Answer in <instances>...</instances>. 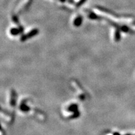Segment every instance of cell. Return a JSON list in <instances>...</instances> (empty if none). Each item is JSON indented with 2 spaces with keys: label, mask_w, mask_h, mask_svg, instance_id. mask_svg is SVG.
Listing matches in <instances>:
<instances>
[{
  "label": "cell",
  "mask_w": 135,
  "mask_h": 135,
  "mask_svg": "<svg viewBox=\"0 0 135 135\" xmlns=\"http://www.w3.org/2000/svg\"><path fill=\"white\" fill-rule=\"evenodd\" d=\"M17 93L14 89H12L11 91V99H10V104L13 107H15L16 104Z\"/></svg>",
  "instance_id": "1"
},
{
  "label": "cell",
  "mask_w": 135,
  "mask_h": 135,
  "mask_svg": "<svg viewBox=\"0 0 135 135\" xmlns=\"http://www.w3.org/2000/svg\"><path fill=\"white\" fill-rule=\"evenodd\" d=\"M38 33V30H34L33 31H32L30 32L28 34V35H25V36H23L21 38V41H26L28 38H31V37H33L34 36H35V35H36V34Z\"/></svg>",
  "instance_id": "2"
},
{
  "label": "cell",
  "mask_w": 135,
  "mask_h": 135,
  "mask_svg": "<svg viewBox=\"0 0 135 135\" xmlns=\"http://www.w3.org/2000/svg\"><path fill=\"white\" fill-rule=\"evenodd\" d=\"M20 109L22 112H24V113H28V111H30V108L27 105L26 103V101H22L20 104Z\"/></svg>",
  "instance_id": "3"
},
{
  "label": "cell",
  "mask_w": 135,
  "mask_h": 135,
  "mask_svg": "<svg viewBox=\"0 0 135 135\" xmlns=\"http://www.w3.org/2000/svg\"><path fill=\"white\" fill-rule=\"evenodd\" d=\"M78 108H78V104L73 103V104H70V105L68 107L67 110L68 111H70V112L75 113L76 111H78Z\"/></svg>",
  "instance_id": "4"
},
{
  "label": "cell",
  "mask_w": 135,
  "mask_h": 135,
  "mask_svg": "<svg viewBox=\"0 0 135 135\" xmlns=\"http://www.w3.org/2000/svg\"><path fill=\"white\" fill-rule=\"evenodd\" d=\"M80 112L78 110L76 111L75 113H73V115L71 116L70 118L71 119H76V118L80 117Z\"/></svg>",
  "instance_id": "5"
},
{
  "label": "cell",
  "mask_w": 135,
  "mask_h": 135,
  "mask_svg": "<svg viewBox=\"0 0 135 135\" xmlns=\"http://www.w3.org/2000/svg\"><path fill=\"white\" fill-rule=\"evenodd\" d=\"M120 38H121L120 33H119V31H116V33H115V40H116V41H119V40H120Z\"/></svg>",
  "instance_id": "6"
},
{
  "label": "cell",
  "mask_w": 135,
  "mask_h": 135,
  "mask_svg": "<svg viewBox=\"0 0 135 135\" xmlns=\"http://www.w3.org/2000/svg\"><path fill=\"white\" fill-rule=\"evenodd\" d=\"M20 33V31L17 29H12L11 30V33L13 35H17Z\"/></svg>",
  "instance_id": "7"
},
{
  "label": "cell",
  "mask_w": 135,
  "mask_h": 135,
  "mask_svg": "<svg viewBox=\"0 0 135 135\" xmlns=\"http://www.w3.org/2000/svg\"><path fill=\"white\" fill-rule=\"evenodd\" d=\"M76 20L77 21H76L75 22V25H76V26H79V25L81 23V18H78Z\"/></svg>",
  "instance_id": "8"
},
{
  "label": "cell",
  "mask_w": 135,
  "mask_h": 135,
  "mask_svg": "<svg viewBox=\"0 0 135 135\" xmlns=\"http://www.w3.org/2000/svg\"><path fill=\"white\" fill-rule=\"evenodd\" d=\"M122 30L124 32H128V31H129V28H128L127 26H123L122 27Z\"/></svg>",
  "instance_id": "9"
},
{
  "label": "cell",
  "mask_w": 135,
  "mask_h": 135,
  "mask_svg": "<svg viewBox=\"0 0 135 135\" xmlns=\"http://www.w3.org/2000/svg\"><path fill=\"white\" fill-rule=\"evenodd\" d=\"M0 111H1V112L4 113H6V111H4V110H3V108H1V106H0Z\"/></svg>",
  "instance_id": "10"
},
{
  "label": "cell",
  "mask_w": 135,
  "mask_h": 135,
  "mask_svg": "<svg viewBox=\"0 0 135 135\" xmlns=\"http://www.w3.org/2000/svg\"><path fill=\"white\" fill-rule=\"evenodd\" d=\"M113 135H121V134H119V133H118V132H116V133H113Z\"/></svg>",
  "instance_id": "11"
},
{
  "label": "cell",
  "mask_w": 135,
  "mask_h": 135,
  "mask_svg": "<svg viewBox=\"0 0 135 135\" xmlns=\"http://www.w3.org/2000/svg\"><path fill=\"white\" fill-rule=\"evenodd\" d=\"M0 131H2V127H1V123H0Z\"/></svg>",
  "instance_id": "12"
},
{
  "label": "cell",
  "mask_w": 135,
  "mask_h": 135,
  "mask_svg": "<svg viewBox=\"0 0 135 135\" xmlns=\"http://www.w3.org/2000/svg\"><path fill=\"white\" fill-rule=\"evenodd\" d=\"M126 135H131V134H126Z\"/></svg>",
  "instance_id": "13"
}]
</instances>
